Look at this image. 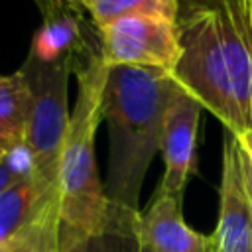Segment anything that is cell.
Wrapping results in <instances>:
<instances>
[{
    "label": "cell",
    "mask_w": 252,
    "mask_h": 252,
    "mask_svg": "<svg viewBox=\"0 0 252 252\" xmlns=\"http://www.w3.org/2000/svg\"><path fill=\"white\" fill-rule=\"evenodd\" d=\"M177 81L159 69L108 67L100 116L108 126V183L114 236H132L140 193L158 150ZM134 238V236H132Z\"/></svg>",
    "instance_id": "cell-1"
},
{
    "label": "cell",
    "mask_w": 252,
    "mask_h": 252,
    "mask_svg": "<svg viewBox=\"0 0 252 252\" xmlns=\"http://www.w3.org/2000/svg\"><path fill=\"white\" fill-rule=\"evenodd\" d=\"M73 73L77 75V100L69 116L57 169L59 242L89 244L114 234L110 201L94 158V138L102 120L100 104L108 75L98 33L75 55Z\"/></svg>",
    "instance_id": "cell-2"
},
{
    "label": "cell",
    "mask_w": 252,
    "mask_h": 252,
    "mask_svg": "<svg viewBox=\"0 0 252 252\" xmlns=\"http://www.w3.org/2000/svg\"><path fill=\"white\" fill-rule=\"evenodd\" d=\"M179 35V59L173 79L203 110H209L226 132L246 130L240 112L230 61L217 20L203 0H179L175 16Z\"/></svg>",
    "instance_id": "cell-3"
},
{
    "label": "cell",
    "mask_w": 252,
    "mask_h": 252,
    "mask_svg": "<svg viewBox=\"0 0 252 252\" xmlns=\"http://www.w3.org/2000/svg\"><path fill=\"white\" fill-rule=\"evenodd\" d=\"M75 55H39L30 49L20 67L30 87V120L26 150L32 159V173L57 187L59 156L69 126L67 87Z\"/></svg>",
    "instance_id": "cell-4"
},
{
    "label": "cell",
    "mask_w": 252,
    "mask_h": 252,
    "mask_svg": "<svg viewBox=\"0 0 252 252\" xmlns=\"http://www.w3.org/2000/svg\"><path fill=\"white\" fill-rule=\"evenodd\" d=\"M96 30L106 67L159 69L173 75L179 59V35L173 18L128 16Z\"/></svg>",
    "instance_id": "cell-5"
},
{
    "label": "cell",
    "mask_w": 252,
    "mask_h": 252,
    "mask_svg": "<svg viewBox=\"0 0 252 252\" xmlns=\"http://www.w3.org/2000/svg\"><path fill=\"white\" fill-rule=\"evenodd\" d=\"M57 187L30 173L0 193V248L30 244L41 252L59 248Z\"/></svg>",
    "instance_id": "cell-6"
},
{
    "label": "cell",
    "mask_w": 252,
    "mask_h": 252,
    "mask_svg": "<svg viewBox=\"0 0 252 252\" xmlns=\"http://www.w3.org/2000/svg\"><path fill=\"white\" fill-rule=\"evenodd\" d=\"M201 112V102L193 98L183 87L175 85L163 116L161 154L165 169L158 189L179 203H183L189 175L195 169Z\"/></svg>",
    "instance_id": "cell-7"
},
{
    "label": "cell",
    "mask_w": 252,
    "mask_h": 252,
    "mask_svg": "<svg viewBox=\"0 0 252 252\" xmlns=\"http://www.w3.org/2000/svg\"><path fill=\"white\" fill-rule=\"evenodd\" d=\"M215 252H252V219L244 189L238 138L224 134L220 187H219V219L211 234Z\"/></svg>",
    "instance_id": "cell-8"
},
{
    "label": "cell",
    "mask_w": 252,
    "mask_h": 252,
    "mask_svg": "<svg viewBox=\"0 0 252 252\" xmlns=\"http://www.w3.org/2000/svg\"><path fill=\"white\" fill-rule=\"evenodd\" d=\"M181 205L156 189L146 211H140L132 224L134 240L148 244L154 252H215L211 234H199L183 220Z\"/></svg>",
    "instance_id": "cell-9"
},
{
    "label": "cell",
    "mask_w": 252,
    "mask_h": 252,
    "mask_svg": "<svg viewBox=\"0 0 252 252\" xmlns=\"http://www.w3.org/2000/svg\"><path fill=\"white\" fill-rule=\"evenodd\" d=\"M30 100V87L20 69L0 75V148L4 152L26 144Z\"/></svg>",
    "instance_id": "cell-10"
},
{
    "label": "cell",
    "mask_w": 252,
    "mask_h": 252,
    "mask_svg": "<svg viewBox=\"0 0 252 252\" xmlns=\"http://www.w3.org/2000/svg\"><path fill=\"white\" fill-rule=\"evenodd\" d=\"M179 0H79V6L91 16L94 28L128 16H177Z\"/></svg>",
    "instance_id": "cell-11"
},
{
    "label": "cell",
    "mask_w": 252,
    "mask_h": 252,
    "mask_svg": "<svg viewBox=\"0 0 252 252\" xmlns=\"http://www.w3.org/2000/svg\"><path fill=\"white\" fill-rule=\"evenodd\" d=\"M32 173V159L26 146L14 148L0 158V193Z\"/></svg>",
    "instance_id": "cell-12"
},
{
    "label": "cell",
    "mask_w": 252,
    "mask_h": 252,
    "mask_svg": "<svg viewBox=\"0 0 252 252\" xmlns=\"http://www.w3.org/2000/svg\"><path fill=\"white\" fill-rule=\"evenodd\" d=\"M238 158H240V169H242V179H244V189L250 205V219H252V159L244 152V148L238 142Z\"/></svg>",
    "instance_id": "cell-13"
},
{
    "label": "cell",
    "mask_w": 252,
    "mask_h": 252,
    "mask_svg": "<svg viewBox=\"0 0 252 252\" xmlns=\"http://www.w3.org/2000/svg\"><path fill=\"white\" fill-rule=\"evenodd\" d=\"M240 142V146L244 148V152L248 154V158L252 159V130H246V132H240V134H234Z\"/></svg>",
    "instance_id": "cell-14"
},
{
    "label": "cell",
    "mask_w": 252,
    "mask_h": 252,
    "mask_svg": "<svg viewBox=\"0 0 252 252\" xmlns=\"http://www.w3.org/2000/svg\"><path fill=\"white\" fill-rule=\"evenodd\" d=\"M0 252H41V250L30 244H16V246H2Z\"/></svg>",
    "instance_id": "cell-15"
},
{
    "label": "cell",
    "mask_w": 252,
    "mask_h": 252,
    "mask_svg": "<svg viewBox=\"0 0 252 252\" xmlns=\"http://www.w3.org/2000/svg\"><path fill=\"white\" fill-rule=\"evenodd\" d=\"M136 252H154L148 244H144V242H140V240H136Z\"/></svg>",
    "instance_id": "cell-16"
},
{
    "label": "cell",
    "mask_w": 252,
    "mask_h": 252,
    "mask_svg": "<svg viewBox=\"0 0 252 252\" xmlns=\"http://www.w3.org/2000/svg\"><path fill=\"white\" fill-rule=\"evenodd\" d=\"M39 2V0H37ZM41 2H63V4H69V6H79V0H41ZM81 8V6H79Z\"/></svg>",
    "instance_id": "cell-17"
},
{
    "label": "cell",
    "mask_w": 252,
    "mask_h": 252,
    "mask_svg": "<svg viewBox=\"0 0 252 252\" xmlns=\"http://www.w3.org/2000/svg\"><path fill=\"white\" fill-rule=\"evenodd\" d=\"M4 154H6V152H4V150H2V148H0V158H2V156H4Z\"/></svg>",
    "instance_id": "cell-18"
},
{
    "label": "cell",
    "mask_w": 252,
    "mask_h": 252,
    "mask_svg": "<svg viewBox=\"0 0 252 252\" xmlns=\"http://www.w3.org/2000/svg\"><path fill=\"white\" fill-rule=\"evenodd\" d=\"M53 252H59V248H57V250H53Z\"/></svg>",
    "instance_id": "cell-19"
}]
</instances>
